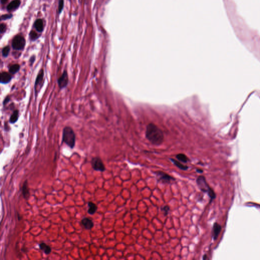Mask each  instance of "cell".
<instances>
[{
    "label": "cell",
    "mask_w": 260,
    "mask_h": 260,
    "mask_svg": "<svg viewBox=\"0 0 260 260\" xmlns=\"http://www.w3.org/2000/svg\"><path fill=\"white\" fill-rule=\"evenodd\" d=\"M146 137L151 144L160 145L164 141V137L163 132L159 127L153 124H149L146 131Z\"/></svg>",
    "instance_id": "cell-1"
},
{
    "label": "cell",
    "mask_w": 260,
    "mask_h": 260,
    "mask_svg": "<svg viewBox=\"0 0 260 260\" xmlns=\"http://www.w3.org/2000/svg\"><path fill=\"white\" fill-rule=\"evenodd\" d=\"M62 142H64L70 148H74L76 143V135L71 127L66 126L63 129Z\"/></svg>",
    "instance_id": "cell-2"
},
{
    "label": "cell",
    "mask_w": 260,
    "mask_h": 260,
    "mask_svg": "<svg viewBox=\"0 0 260 260\" xmlns=\"http://www.w3.org/2000/svg\"><path fill=\"white\" fill-rule=\"evenodd\" d=\"M196 183L199 188L203 192L207 193L211 200L216 198V194L214 191L208 185L204 176L202 175L198 176L196 179Z\"/></svg>",
    "instance_id": "cell-3"
},
{
    "label": "cell",
    "mask_w": 260,
    "mask_h": 260,
    "mask_svg": "<svg viewBox=\"0 0 260 260\" xmlns=\"http://www.w3.org/2000/svg\"><path fill=\"white\" fill-rule=\"evenodd\" d=\"M154 173L158 177V181L163 183L170 184L172 181L176 180V179L173 176L163 171H158Z\"/></svg>",
    "instance_id": "cell-4"
},
{
    "label": "cell",
    "mask_w": 260,
    "mask_h": 260,
    "mask_svg": "<svg viewBox=\"0 0 260 260\" xmlns=\"http://www.w3.org/2000/svg\"><path fill=\"white\" fill-rule=\"evenodd\" d=\"M25 39L20 35L16 36L12 40V46L14 50H21L25 48Z\"/></svg>",
    "instance_id": "cell-5"
},
{
    "label": "cell",
    "mask_w": 260,
    "mask_h": 260,
    "mask_svg": "<svg viewBox=\"0 0 260 260\" xmlns=\"http://www.w3.org/2000/svg\"><path fill=\"white\" fill-rule=\"evenodd\" d=\"M91 164L92 168L95 171L104 172L106 170L105 165L104 164L102 160L99 157H94L91 161Z\"/></svg>",
    "instance_id": "cell-6"
},
{
    "label": "cell",
    "mask_w": 260,
    "mask_h": 260,
    "mask_svg": "<svg viewBox=\"0 0 260 260\" xmlns=\"http://www.w3.org/2000/svg\"><path fill=\"white\" fill-rule=\"evenodd\" d=\"M44 83V71L43 69H41L37 76L35 82V91L36 96L38 95L41 88L43 86Z\"/></svg>",
    "instance_id": "cell-7"
},
{
    "label": "cell",
    "mask_w": 260,
    "mask_h": 260,
    "mask_svg": "<svg viewBox=\"0 0 260 260\" xmlns=\"http://www.w3.org/2000/svg\"><path fill=\"white\" fill-rule=\"evenodd\" d=\"M69 76L67 70H64L63 73L57 79V84L61 89H64L68 86L69 84Z\"/></svg>",
    "instance_id": "cell-8"
},
{
    "label": "cell",
    "mask_w": 260,
    "mask_h": 260,
    "mask_svg": "<svg viewBox=\"0 0 260 260\" xmlns=\"http://www.w3.org/2000/svg\"><path fill=\"white\" fill-rule=\"evenodd\" d=\"M81 224L85 229L88 230H91L94 226L92 220L88 217L84 218L81 221Z\"/></svg>",
    "instance_id": "cell-9"
},
{
    "label": "cell",
    "mask_w": 260,
    "mask_h": 260,
    "mask_svg": "<svg viewBox=\"0 0 260 260\" xmlns=\"http://www.w3.org/2000/svg\"><path fill=\"white\" fill-rule=\"evenodd\" d=\"M12 76L6 72H3L1 74L0 82L2 84H7L12 80Z\"/></svg>",
    "instance_id": "cell-10"
},
{
    "label": "cell",
    "mask_w": 260,
    "mask_h": 260,
    "mask_svg": "<svg viewBox=\"0 0 260 260\" xmlns=\"http://www.w3.org/2000/svg\"><path fill=\"white\" fill-rule=\"evenodd\" d=\"M21 193L22 194V196L23 198L26 200H28L30 197V189L28 185V180H26L23 182V184L22 185V188H21Z\"/></svg>",
    "instance_id": "cell-11"
},
{
    "label": "cell",
    "mask_w": 260,
    "mask_h": 260,
    "mask_svg": "<svg viewBox=\"0 0 260 260\" xmlns=\"http://www.w3.org/2000/svg\"><path fill=\"white\" fill-rule=\"evenodd\" d=\"M88 210L87 212L90 215H93L98 209V207L93 202L89 201L88 202Z\"/></svg>",
    "instance_id": "cell-12"
},
{
    "label": "cell",
    "mask_w": 260,
    "mask_h": 260,
    "mask_svg": "<svg viewBox=\"0 0 260 260\" xmlns=\"http://www.w3.org/2000/svg\"><path fill=\"white\" fill-rule=\"evenodd\" d=\"M40 249L43 252L45 255H49L51 253L52 250L50 246L44 242H41L39 244Z\"/></svg>",
    "instance_id": "cell-13"
},
{
    "label": "cell",
    "mask_w": 260,
    "mask_h": 260,
    "mask_svg": "<svg viewBox=\"0 0 260 260\" xmlns=\"http://www.w3.org/2000/svg\"><path fill=\"white\" fill-rule=\"evenodd\" d=\"M221 230V226L217 222L215 223L212 230V237L214 240H216Z\"/></svg>",
    "instance_id": "cell-14"
},
{
    "label": "cell",
    "mask_w": 260,
    "mask_h": 260,
    "mask_svg": "<svg viewBox=\"0 0 260 260\" xmlns=\"http://www.w3.org/2000/svg\"><path fill=\"white\" fill-rule=\"evenodd\" d=\"M19 118V111L18 110H15L13 111L12 114L10 117L9 123L11 124H14L16 123Z\"/></svg>",
    "instance_id": "cell-15"
},
{
    "label": "cell",
    "mask_w": 260,
    "mask_h": 260,
    "mask_svg": "<svg viewBox=\"0 0 260 260\" xmlns=\"http://www.w3.org/2000/svg\"><path fill=\"white\" fill-rule=\"evenodd\" d=\"M170 160L175 166H176L177 168H178L180 170H182L183 171H186V170H188L189 168V167L187 166L183 165L182 164H181V163L179 162L178 161H177V160H176L174 159H170Z\"/></svg>",
    "instance_id": "cell-16"
},
{
    "label": "cell",
    "mask_w": 260,
    "mask_h": 260,
    "mask_svg": "<svg viewBox=\"0 0 260 260\" xmlns=\"http://www.w3.org/2000/svg\"><path fill=\"white\" fill-rule=\"evenodd\" d=\"M20 4V2L19 0H14L8 5L7 10L8 11H11L16 9L19 6Z\"/></svg>",
    "instance_id": "cell-17"
},
{
    "label": "cell",
    "mask_w": 260,
    "mask_h": 260,
    "mask_svg": "<svg viewBox=\"0 0 260 260\" xmlns=\"http://www.w3.org/2000/svg\"><path fill=\"white\" fill-rule=\"evenodd\" d=\"M34 27L38 32H42L43 30V22L42 19H38L36 20L34 23Z\"/></svg>",
    "instance_id": "cell-18"
},
{
    "label": "cell",
    "mask_w": 260,
    "mask_h": 260,
    "mask_svg": "<svg viewBox=\"0 0 260 260\" xmlns=\"http://www.w3.org/2000/svg\"><path fill=\"white\" fill-rule=\"evenodd\" d=\"M20 66L18 64H15L10 66L9 68V72L12 74H15L17 73L20 70Z\"/></svg>",
    "instance_id": "cell-19"
},
{
    "label": "cell",
    "mask_w": 260,
    "mask_h": 260,
    "mask_svg": "<svg viewBox=\"0 0 260 260\" xmlns=\"http://www.w3.org/2000/svg\"><path fill=\"white\" fill-rule=\"evenodd\" d=\"M176 158L179 161H180L182 163H186L187 162H188L190 161V160L187 158V157L183 153H179V154L177 155L176 156Z\"/></svg>",
    "instance_id": "cell-20"
},
{
    "label": "cell",
    "mask_w": 260,
    "mask_h": 260,
    "mask_svg": "<svg viewBox=\"0 0 260 260\" xmlns=\"http://www.w3.org/2000/svg\"><path fill=\"white\" fill-rule=\"evenodd\" d=\"M10 51V48L9 46H6L5 47H4L3 48L2 51L3 56L4 57H7L9 54Z\"/></svg>",
    "instance_id": "cell-21"
},
{
    "label": "cell",
    "mask_w": 260,
    "mask_h": 260,
    "mask_svg": "<svg viewBox=\"0 0 260 260\" xmlns=\"http://www.w3.org/2000/svg\"><path fill=\"white\" fill-rule=\"evenodd\" d=\"M161 210L164 212V215L165 216H167L168 214H169V211H170V207L168 205H165L163 207H162L161 208Z\"/></svg>",
    "instance_id": "cell-22"
},
{
    "label": "cell",
    "mask_w": 260,
    "mask_h": 260,
    "mask_svg": "<svg viewBox=\"0 0 260 260\" xmlns=\"http://www.w3.org/2000/svg\"><path fill=\"white\" fill-rule=\"evenodd\" d=\"M30 38L32 41H35L38 39V36L35 32L31 31L30 34Z\"/></svg>",
    "instance_id": "cell-23"
},
{
    "label": "cell",
    "mask_w": 260,
    "mask_h": 260,
    "mask_svg": "<svg viewBox=\"0 0 260 260\" xmlns=\"http://www.w3.org/2000/svg\"><path fill=\"white\" fill-rule=\"evenodd\" d=\"M64 7V1L63 0H60L59 5H58V12L59 13H61L62 12L63 8Z\"/></svg>",
    "instance_id": "cell-24"
},
{
    "label": "cell",
    "mask_w": 260,
    "mask_h": 260,
    "mask_svg": "<svg viewBox=\"0 0 260 260\" xmlns=\"http://www.w3.org/2000/svg\"><path fill=\"white\" fill-rule=\"evenodd\" d=\"M12 17V14H5L1 16V20H6L8 19H10Z\"/></svg>",
    "instance_id": "cell-25"
},
{
    "label": "cell",
    "mask_w": 260,
    "mask_h": 260,
    "mask_svg": "<svg viewBox=\"0 0 260 260\" xmlns=\"http://www.w3.org/2000/svg\"><path fill=\"white\" fill-rule=\"evenodd\" d=\"M6 30V26L5 25V24H4V23H2L1 25V27H0V32L1 33H4Z\"/></svg>",
    "instance_id": "cell-26"
},
{
    "label": "cell",
    "mask_w": 260,
    "mask_h": 260,
    "mask_svg": "<svg viewBox=\"0 0 260 260\" xmlns=\"http://www.w3.org/2000/svg\"><path fill=\"white\" fill-rule=\"evenodd\" d=\"M10 96H7V97L5 98V99H4V102H3V104H4V105H5L6 104H7V103H8L10 101Z\"/></svg>",
    "instance_id": "cell-27"
},
{
    "label": "cell",
    "mask_w": 260,
    "mask_h": 260,
    "mask_svg": "<svg viewBox=\"0 0 260 260\" xmlns=\"http://www.w3.org/2000/svg\"><path fill=\"white\" fill-rule=\"evenodd\" d=\"M35 61V56H32L31 57L30 60V64H31V65L33 64V63H34V61Z\"/></svg>",
    "instance_id": "cell-28"
},
{
    "label": "cell",
    "mask_w": 260,
    "mask_h": 260,
    "mask_svg": "<svg viewBox=\"0 0 260 260\" xmlns=\"http://www.w3.org/2000/svg\"><path fill=\"white\" fill-rule=\"evenodd\" d=\"M196 171H197V172L200 173H202V172H203V171H202V170H201V169H197V170H196Z\"/></svg>",
    "instance_id": "cell-29"
},
{
    "label": "cell",
    "mask_w": 260,
    "mask_h": 260,
    "mask_svg": "<svg viewBox=\"0 0 260 260\" xmlns=\"http://www.w3.org/2000/svg\"><path fill=\"white\" fill-rule=\"evenodd\" d=\"M7 0H1V3L2 4H4V3H5L6 2H7Z\"/></svg>",
    "instance_id": "cell-30"
}]
</instances>
